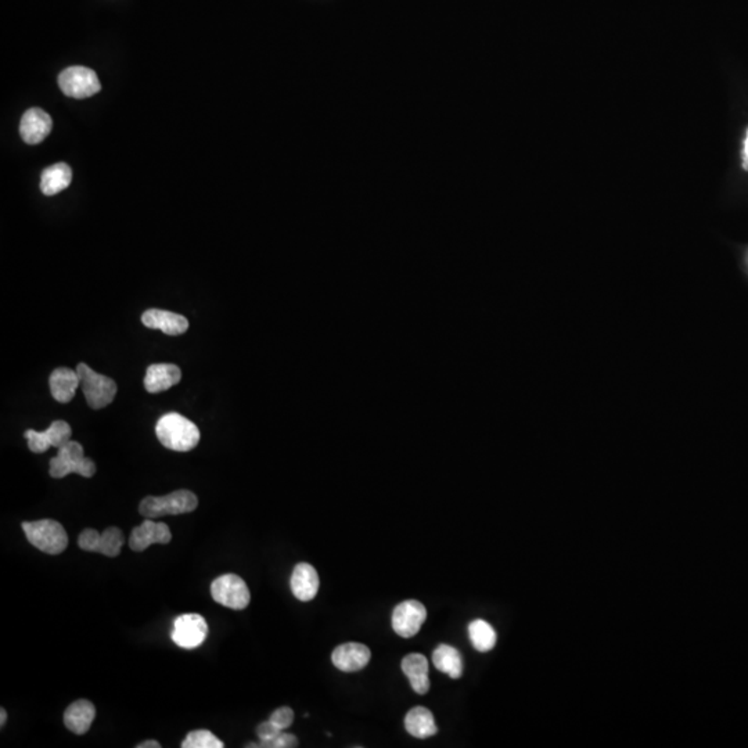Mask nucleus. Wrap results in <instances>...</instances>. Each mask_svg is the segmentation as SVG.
Here are the masks:
<instances>
[{
  "mask_svg": "<svg viewBox=\"0 0 748 748\" xmlns=\"http://www.w3.org/2000/svg\"><path fill=\"white\" fill-rule=\"evenodd\" d=\"M159 441L167 449L189 452L200 442V430L194 423L179 414H167L156 425Z\"/></svg>",
  "mask_w": 748,
  "mask_h": 748,
  "instance_id": "obj_1",
  "label": "nucleus"
},
{
  "mask_svg": "<svg viewBox=\"0 0 748 748\" xmlns=\"http://www.w3.org/2000/svg\"><path fill=\"white\" fill-rule=\"evenodd\" d=\"M21 528L29 544L46 555H60L69 547V535L56 520L25 522Z\"/></svg>",
  "mask_w": 748,
  "mask_h": 748,
  "instance_id": "obj_2",
  "label": "nucleus"
},
{
  "mask_svg": "<svg viewBox=\"0 0 748 748\" xmlns=\"http://www.w3.org/2000/svg\"><path fill=\"white\" fill-rule=\"evenodd\" d=\"M49 473L53 479H64L71 473L90 479L96 474V464L94 460L85 457L84 447L79 442L69 441L59 448L53 459H50Z\"/></svg>",
  "mask_w": 748,
  "mask_h": 748,
  "instance_id": "obj_3",
  "label": "nucleus"
},
{
  "mask_svg": "<svg viewBox=\"0 0 748 748\" xmlns=\"http://www.w3.org/2000/svg\"><path fill=\"white\" fill-rule=\"evenodd\" d=\"M199 506V499L186 489L172 492L165 497H147L139 505L140 514L146 519H157L164 515L186 514Z\"/></svg>",
  "mask_w": 748,
  "mask_h": 748,
  "instance_id": "obj_4",
  "label": "nucleus"
},
{
  "mask_svg": "<svg viewBox=\"0 0 748 748\" xmlns=\"http://www.w3.org/2000/svg\"><path fill=\"white\" fill-rule=\"evenodd\" d=\"M77 373L81 380V389L86 398L87 405L92 409H103L114 401L115 395L119 391L114 380L95 372L86 364H79L77 366Z\"/></svg>",
  "mask_w": 748,
  "mask_h": 748,
  "instance_id": "obj_5",
  "label": "nucleus"
},
{
  "mask_svg": "<svg viewBox=\"0 0 748 748\" xmlns=\"http://www.w3.org/2000/svg\"><path fill=\"white\" fill-rule=\"evenodd\" d=\"M211 596L215 602L232 610H244L251 600L246 582L234 574L218 577L211 584Z\"/></svg>",
  "mask_w": 748,
  "mask_h": 748,
  "instance_id": "obj_6",
  "label": "nucleus"
},
{
  "mask_svg": "<svg viewBox=\"0 0 748 748\" xmlns=\"http://www.w3.org/2000/svg\"><path fill=\"white\" fill-rule=\"evenodd\" d=\"M59 86L62 94L72 99H86L102 89L94 70L86 67H70L59 75Z\"/></svg>",
  "mask_w": 748,
  "mask_h": 748,
  "instance_id": "obj_7",
  "label": "nucleus"
},
{
  "mask_svg": "<svg viewBox=\"0 0 748 748\" xmlns=\"http://www.w3.org/2000/svg\"><path fill=\"white\" fill-rule=\"evenodd\" d=\"M209 637V624L200 614H184L177 617L172 628L171 639L182 649H196Z\"/></svg>",
  "mask_w": 748,
  "mask_h": 748,
  "instance_id": "obj_8",
  "label": "nucleus"
},
{
  "mask_svg": "<svg viewBox=\"0 0 748 748\" xmlns=\"http://www.w3.org/2000/svg\"><path fill=\"white\" fill-rule=\"evenodd\" d=\"M427 620L424 604L417 600H407L399 603L392 612V629L395 634L405 639L416 637L420 628Z\"/></svg>",
  "mask_w": 748,
  "mask_h": 748,
  "instance_id": "obj_9",
  "label": "nucleus"
},
{
  "mask_svg": "<svg viewBox=\"0 0 748 748\" xmlns=\"http://www.w3.org/2000/svg\"><path fill=\"white\" fill-rule=\"evenodd\" d=\"M24 435L29 441V449L34 454H44L50 447L59 449L62 445L71 441L72 430L69 423L64 422V420H56L44 432L27 430Z\"/></svg>",
  "mask_w": 748,
  "mask_h": 748,
  "instance_id": "obj_10",
  "label": "nucleus"
},
{
  "mask_svg": "<svg viewBox=\"0 0 748 748\" xmlns=\"http://www.w3.org/2000/svg\"><path fill=\"white\" fill-rule=\"evenodd\" d=\"M171 530L165 522H152V519H147L139 527H135L132 530L129 547L134 552H144L152 545H167L171 542Z\"/></svg>",
  "mask_w": 748,
  "mask_h": 748,
  "instance_id": "obj_11",
  "label": "nucleus"
},
{
  "mask_svg": "<svg viewBox=\"0 0 748 748\" xmlns=\"http://www.w3.org/2000/svg\"><path fill=\"white\" fill-rule=\"evenodd\" d=\"M370 657H372V653L369 647L362 643L351 642L335 647L332 654V662L334 667L342 672H357L369 664Z\"/></svg>",
  "mask_w": 748,
  "mask_h": 748,
  "instance_id": "obj_12",
  "label": "nucleus"
},
{
  "mask_svg": "<svg viewBox=\"0 0 748 748\" xmlns=\"http://www.w3.org/2000/svg\"><path fill=\"white\" fill-rule=\"evenodd\" d=\"M53 122L50 115L41 109H29L22 115L20 135L27 144H39L49 136Z\"/></svg>",
  "mask_w": 748,
  "mask_h": 748,
  "instance_id": "obj_13",
  "label": "nucleus"
},
{
  "mask_svg": "<svg viewBox=\"0 0 748 748\" xmlns=\"http://www.w3.org/2000/svg\"><path fill=\"white\" fill-rule=\"evenodd\" d=\"M319 575H317L314 565L308 564V563H300V564L295 565L292 581H290V587H292V592L295 599L301 600V602H311L319 592Z\"/></svg>",
  "mask_w": 748,
  "mask_h": 748,
  "instance_id": "obj_14",
  "label": "nucleus"
},
{
  "mask_svg": "<svg viewBox=\"0 0 748 748\" xmlns=\"http://www.w3.org/2000/svg\"><path fill=\"white\" fill-rule=\"evenodd\" d=\"M144 326L152 330H161L168 335L184 334L189 329V320L182 315L162 309H149L142 315Z\"/></svg>",
  "mask_w": 748,
  "mask_h": 748,
  "instance_id": "obj_15",
  "label": "nucleus"
},
{
  "mask_svg": "<svg viewBox=\"0 0 748 748\" xmlns=\"http://www.w3.org/2000/svg\"><path fill=\"white\" fill-rule=\"evenodd\" d=\"M182 379V370L172 364H156L147 367L144 387L150 394L172 389Z\"/></svg>",
  "mask_w": 748,
  "mask_h": 748,
  "instance_id": "obj_16",
  "label": "nucleus"
},
{
  "mask_svg": "<svg viewBox=\"0 0 748 748\" xmlns=\"http://www.w3.org/2000/svg\"><path fill=\"white\" fill-rule=\"evenodd\" d=\"M50 392L60 404H69L75 397L77 389L81 387L78 373L67 367H59L50 374Z\"/></svg>",
  "mask_w": 748,
  "mask_h": 748,
  "instance_id": "obj_17",
  "label": "nucleus"
},
{
  "mask_svg": "<svg viewBox=\"0 0 748 748\" xmlns=\"http://www.w3.org/2000/svg\"><path fill=\"white\" fill-rule=\"evenodd\" d=\"M402 670L409 679L410 685L417 695H425L430 690L429 660L420 653L407 654L402 660Z\"/></svg>",
  "mask_w": 748,
  "mask_h": 748,
  "instance_id": "obj_18",
  "label": "nucleus"
},
{
  "mask_svg": "<svg viewBox=\"0 0 748 748\" xmlns=\"http://www.w3.org/2000/svg\"><path fill=\"white\" fill-rule=\"evenodd\" d=\"M96 718V708L89 700H78L67 707L64 712V724L67 729L75 735H85Z\"/></svg>",
  "mask_w": 748,
  "mask_h": 748,
  "instance_id": "obj_19",
  "label": "nucleus"
},
{
  "mask_svg": "<svg viewBox=\"0 0 748 748\" xmlns=\"http://www.w3.org/2000/svg\"><path fill=\"white\" fill-rule=\"evenodd\" d=\"M405 729L417 739H429L438 733L434 715L429 708L415 707L405 717Z\"/></svg>",
  "mask_w": 748,
  "mask_h": 748,
  "instance_id": "obj_20",
  "label": "nucleus"
},
{
  "mask_svg": "<svg viewBox=\"0 0 748 748\" xmlns=\"http://www.w3.org/2000/svg\"><path fill=\"white\" fill-rule=\"evenodd\" d=\"M72 171L64 162L52 165L42 172L41 190L45 196H56L71 185Z\"/></svg>",
  "mask_w": 748,
  "mask_h": 748,
  "instance_id": "obj_21",
  "label": "nucleus"
},
{
  "mask_svg": "<svg viewBox=\"0 0 748 748\" xmlns=\"http://www.w3.org/2000/svg\"><path fill=\"white\" fill-rule=\"evenodd\" d=\"M432 662L440 672L452 679H459L463 675L462 654L456 647L440 645L432 653Z\"/></svg>",
  "mask_w": 748,
  "mask_h": 748,
  "instance_id": "obj_22",
  "label": "nucleus"
},
{
  "mask_svg": "<svg viewBox=\"0 0 748 748\" xmlns=\"http://www.w3.org/2000/svg\"><path fill=\"white\" fill-rule=\"evenodd\" d=\"M469 637L472 640L473 647L480 653L491 652L497 640V630L484 620H475V621L470 622Z\"/></svg>",
  "mask_w": 748,
  "mask_h": 748,
  "instance_id": "obj_23",
  "label": "nucleus"
},
{
  "mask_svg": "<svg viewBox=\"0 0 748 748\" xmlns=\"http://www.w3.org/2000/svg\"><path fill=\"white\" fill-rule=\"evenodd\" d=\"M124 544L125 537L121 530L117 527H109L102 532L97 553H102L107 557H117L119 556Z\"/></svg>",
  "mask_w": 748,
  "mask_h": 748,
  "instance_id": "obj_24",
  "label": "nucleus"
},
{
  "mask_svg": "<svg viewBox=\"0 0 748 748\" xmlns=\"http://www.w3.org/2000/svg\"><path fill=\"white\" fill-rule=\"evenodd\" d=\"M224 743L210 730H193L182 742V748H222Z\"/></svg>",
  "mask_w": 748,
  "mask_h": 748,
  "instance_id": "obj_25",
  "label": "nucleus"
},
{
  "mask_svg": "<svg viewBox=\"0 0 748 748\" xmlns=\"http://www.w3.org/2000/svg\"><path fill=\"white\" fill-rule=\"evenodd\" d=\"M100 534L99 531L94 530V528H86L84 531L81 532L78 538V547H81L82 550L85 552H92L97 553V549H99L100 544Z\"/></svg>",
  "mask_w": 748,
  "mask_h": 748,
  "instance_id": "obj_26",
  "label": "nucleus"
},
{
  "mask_svg": "<svg viewBox=\"0 0 748 748\" xmlns=\"http://www.w3.org/2000/svg\"><path fill=\"white\" fill-rule=\"evenodd\" d=\"M282 732L283 730L279 729V727H277L272 720L269 719L267 720V722H262V724L257 727L258 737L261 740V743L258 744V747L267 748V744H269L272 740L276 739Z\"/></svg>",
  "mask_w": 748,
  "mask_h": 748,
  "instance_id": "obj_27",
  "label": "nucleus"
},
{
  "mask_svg": "<svg viewBox=\"0 0 748 748\" xmlns=\"http://www.w3.org/2000/svg\"><path fill=\"white\" fill-rule=\"evenodd\" d=\"M269 719L272 720V722H274L279 729L286 730L292 725V720H294V711H292L290 707H280L277 708L274 714L270 715Z\"/></svg>",
  "mask_w": 748,
  "mask_h": 748,
  "instance_id": "obj_28",
  "label": "nucleus"
},
{
  "mask_svg": "<svg viewBox=\"0 0 748 748\" xmlns=\"http://www.w3.org/2000/svg\"><path fill=\"white\" fill-rule=\"evenodd\" d=\"M297 745H299V739H297L294 735H290V733H286L283 730L276 739L272 740V742L267 744V748H292L297 747Z\"/></svg>",
  "mask_w": 748,
  "mask_h": 748,
  "instance_id": "obj_29",
  "label": "nucleus"
},
{
  "mask_svg": "<svg viewBox=\"0 0 748 748\" xmlns=\"http://www.w3.org/2000/svg\"><path fill=\"white\" fill-rule=\"evenodd\" d=\"M137 748H160L161 744L156 740H147V742L140 743L136 745Z\"/></svg>",
  "mask_w": 748,
  "mask_h": 748,
  "instance_id": "obj_30",
  "label": "nucleus"
},
{
  "mask_svg": "<svg viewBox=\"0 0 748 748\" xmlns=\"http://www.w3.org/2000/svg\"><path fill=\"white\" fill-rule=\"evenodd\" d=\"M0 715H2V717H0V727H4L7 719V712L4 708H0Z\"/></svg>",
  "mask_w": 748,
  "mask_h": 748,
  "instance_id": "obj_31",
  "label": "nucleus"
},
{
  "mask_svg": "<svg viewBox=\"0 0 748 748\" xmlns=\"http://www.w3.org/2000/svg\"><path fill=\"white\" fill-rule=\"evenodd\" d=\"M743 154H745V156L748 157V132L747 136H745L744 140V150H743Z\"/></svg>",
  "mask_w": 748,
  "mask_h": 748,
  "instance_id": "obj_32",
  "label": "nucleus"
},
{
  "mask_svg": "<svg viewBox=\"0 0 748 748\" xmlns=\"http://www.w3.org/2000/svg\"><path fill=\"white\" fill-rule=\"evenodd\" d=\"M743 168L745 171H748V157L745 154H743Z\"/></svg>",
  "mask_w": 748,
  "mask_h": 748,
  "instance_id": "obj_33",
  "label": "nucleus"
}]
</instances>
